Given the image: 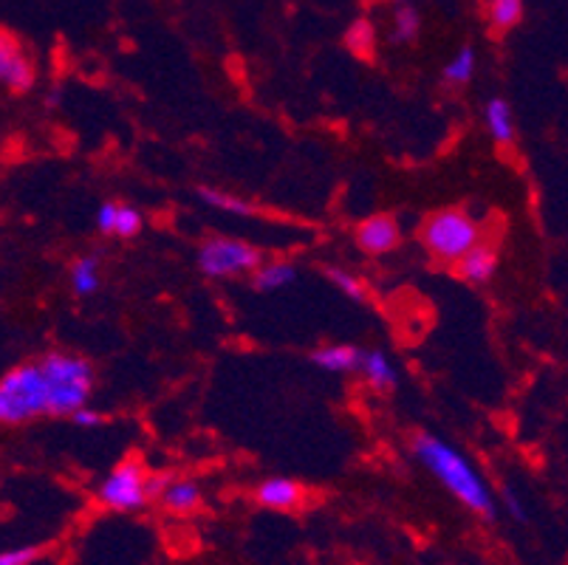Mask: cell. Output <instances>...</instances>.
Returning a JSON list of instances; mask_svg holds the SVG:
<instances>
[{"mask_svg": "<svg viewBox=\"0 0 568 565\" xmlns=\"http://www.w3.org/2000/svg\"><path fill=\"white\" fill-rule=\"evenodd\" d=\"M148 475H151V470L139 458H122L102 478L100 490H97V501L108 512H116V515L142 512L144 506L151 504V497H148Z\"/></svg>", "mask_w": 568, "mask_h": 565, "instance_id": "cell-4", "label": "cell"}, {"mask_svg": "<svg viewBox=\"0 0 568 565\" xmlns=\"http://www.w3.org/2000/svg\"><path fill=\"white\" fill-rule=\"evenodd\" d=\"M297 266L292 261H268L261 263V266L252 272V289L261 294H272V292H283L297 280Z\"/></svg>", "mask_w": 568, "mask_h": 565, "instance_id": "cell-16", "label": "cell"}, {"mask_svg": "<svg viewBox=\"0 0 568 565\" xmlns=\"http://www.w3.org/2000/svg\"><path fill=\"white\" fill-rule=\"evenodd\" d=\"M325 278H328V283H332L339 294H345V297L354 300V303H368V283H365L359 274L351 272V269L328 266L325 269Z\"/></svg>", "mask_w": 568, "mask_h": 565, "instance_id": "cell-22", "label": "cell"}, {"mask_svg": "<svg viewBox=\"0 0 568 565\" xmlns=\"http://www.w3.org/2000/svg\"><path fill=\"white\" fill-rule=\"evenodd\" d=\"M453 266H456V274L462 280H467L473 286H484V283H489V280L498 274V249H495L493 243L478 241L475 246H469Z\"/></svg>", "mask_w": 568, "mask_h": 565, "instance_id": "cell-10", "label": "cell"}, {"mask_svg": "<svg viewBox=\"0 0 568 565\" xmlns=\"http://www.w3.org/2000/svg\"><path fill=\"white\" fill-rule=\"evenodd\" d=\"M38 69H34L32 57L20 43L18 34L0 26V88L12 93H26L34 88Z\"/></svg>", "mask_w": 568, "mask_h": 565, "instance_id": "cell-6", "label": "cell"}, {"mask_svg": "<svg viewBox=\"0 0 568 565\" xmlns=\"http://www.w3.org/2000/svg\"><path fill=\"white\" fill-rule=\"evenodd\" d=\"M504 501H506V506H509V512H513L515 521L524 523L526 521V512H524V504H520V501H518V495H515L513 490H506L504 492Z\"/></svg>", "mask_w": 568, "mask_h": 565, "instance_id": "cell-26", "label": "cell"}, {"mask_svg": "<svg viewBox=\"0 0 568 565\" xmlns=\"http://www.w3.org/2000/svg\"><path fill=\"white\" fill-rule=\"evenodd\" d=\"M526 14V0H487V20L495 31H513Z\"/></svg>", "mask_w": 568, "mask_h": 565, "instance_id": "cell-21", "label": "cell"}, {"mask_svg": "<svg viewBox=\"0 0 568 565\" xmlns=\"http://www.w3.org/2000/svg\"><path fill=\"white\" fill-rule=\"evenodd\" d=\"M422 34V14L410 3H399L390 14V43L410 46Z\"/></svg>", "mask_w": 568, "mask_h": 565, "instance_id": "cell-19", "label": "cell"}, {"mask_svg": "<svg viewBox=\"0 0 568 565\" xmlns=\"http://www.w3.org/2000/svg\"><path fill=\"white\" fill-rule=\"evenodd\" d=\"M195 263H199V272L210 280L244 278L261 266L263 252L237 238H206L199 246Z\"/></svg>", "mask_w": 568, "mask_h": 565, "instance_id": "cell-5", "label": "cell"}, {"mask_svg": "<svg viewBox=\"0 0 568 565\" xmlns=\"http://www.w3.org/2000/svg\"><path fill=\"white\" fill-rule=\"evenodd\" d=\"M170 478H173L170 473H151V475H148V497H151V501H156V497L162 495L164 486L170 484Z\"/></svg>", "mask_w": 568, "mask_h": 565, "instance_id": "cell-25", "label": "cell"}, {"mask_svg": "<svg viewBox=\"0 0 568 565\" xmlns=\"http://www.w3.org/2000/svg\"><path fill=\"white\" fill-rule=\"evenodd\" d=\"M57 418V393L40 360L20 362L0 376V427Z\"/></svg>", "mask_w": 568, "mask_h": 565, "instance_id": "cell-2", "label": "cell"}, {"mask_svg": "<svg viewBox=\"0 0 568 565\" xmlns=\"http://www.w3.org/2000/svg\"><path fill=\"white\" fill-rule=\"evenodd\" d=\"M359 356H363V349L356 345H323V349L312 351V365L320 367L325 373H356L359 367Z\"/></svg>", "mask_w": 568, "mask_h": 565, "instance_id": "cell-15", "label": "cell"}, {"mask_svg": "<svg viewBox=\"0 0 568 565\" xmlns=\"http://www.w3.org/2000/svg\"><path fill=\"white\" fill-rule=\"evenodd\" d=\"M43 557L40 546H14L0 552V565H34Z\"/></svg>", "mask_w": 568, "mask_h": 565, "instance_id": "cell-23", "label": "cell"}, {"mask_svg": "<svg viewBox=\"0 0 568 565\" xmlns=\"http://www.w3.org/2000/svg\"><path fill=\"white\" fill-rule=\"evenodd\" d=\"M45 100H49V108H54V105H60V91H49V97H45Z\"/></svg>", "mask_w": 568, "mask_h": 565, "instance_id": "cell-27", "label": "cell"}, {"mask_svg": "<svg viewBox=\"0 0 568 565\" xmlns=\"http://www.w3.org/2000/svg\"><path fill=\"white\" fill-rule=\"evenodd\" d=\"M356 373H363L365 385L376 393H390L399 385V371H396V365L390 362V356L379 349L363 351Z\"/></svg>", "mask_w": 568, "mask_h": 565, "instance_id": "cell-12", "label": "cell"}, {"mask_svg": "<svg viewBox=\"0 0 568 565\" xmlns=\"http://www.w3.org/2000/svg\"><path fill=\"white\" fill-rule=\"evenodd\" d=\"M156 501L168 515L190 517L204 506V492H201L199 481L193 478H170V484L164 486Z\"/></svg>", "mask_w": 568, "mask_h": 565, "instance_id": "cell-11", "label": "cell"}, {"mask_svg": "<svg viewBox=\"0 0 568 565\" xmlns=\"http://www.w3.org/2000/svg\"><path fill=\"white\" fill-rule=\"evenodd\" d=\"M343 43L356 60L371 62L376 60V49H379V29H376V23L371 18H356L345 29Z\"/></svg>", "mask_w": 568, "mask_h": 565, "instance_id": "cell-14", "label": "cell"}, {"mask_svg": "<svg viewBox=\"0 0 568 565\" xmlns=\"http://www.w3.org/2000/svg\"><path fill=\"white\" fill-rule=\"evenodd\" d=\"M475 65H478V54H475L473 46H462L456 54L450 57V62L444 65V85L447 88H464L475 77Z\"/></svg>", "mask_w": 568, "mask_h": 565, "instance_id": "cell-20", "label": "cell"}, {"mask_svg": "<svg viewBox=\"0 0 568 565\" xmlns=\"http://www.w3.org/2000/svg\"><path fill=\"white\" fill-rule=\"evenodd\" d=\"M478 241H481V224L462 206L433 212L422 224V246L430 252L433 261L447 266H453Z\"/></svg>", "mask_w": 568, "mask_h": 565, "instance_id": "cell-3", "label": "cell"}, {"mask_svg": "<svg viewBox=\"0 0 568 565\" xmlns=\"http://www.w3.org/2000/svg\"><path fill=\"white\" fill-rule=\"evenodd\" d=\"M195 195H199L201 204H206L210 210L226 212V215H237V218L257 215V206L252 204V201H246L244 195L219 190V186H199V190H195Z\"/></svg>", "mask_w": 568, "mask_h": 565, "instance_id": "cell-18", "label": "cell"}, {"mask_svg": "<svg viewBox=\"0 0 568 565\" xmlns=\"http://www.w3.org/2000/svg\"><path fill=\"white\" fill-rule=\"evenodd\" d=\"M69 418L77 424V427H82V430H97V427H102V424L108 422V418L102 416L100 411H94V407H88V404H82L80 411L71 413Z\"/></svg>", "mask_w": 568, "mask_h": 565, "instance_id": "cell-24", "label": "cell"}, {"mask_svg": "<svg viewBox=\"0 0 568 565\" xmlns=\"http://www.w3.org/2000/svg\"><path fill=\"white\" fill-rule=\"evenodd\" d=\"M484 122H487V133L493 137V142L500 144V148H509L518 139L515 111L504 97H495V100L487 102V108H484Z\"/></svg>", "mask_w": 568, "mask_h": 565, "instance_id": "cell-13", "label": "cell"}, {"mask_svg": "<svg viewBox=\"0 0 568 565\" xmlns=\"http://www.w3.org/2000/svg\"><path fill=\"white\" fill-rule=\"evenodd\" d=\"M252 497H255V504L261 506V509L301 512L303 506H306L308 492L301 481L283 478V475H277V478L261 481V484L255 486V492H252Z\"/></svg>", "mask_w": 568, "mask_h": 565, "instance_id": "cell-8", "label": "cell"}, {"mask_svg": "<svg viewBox=\"0 0 568 565\" xmlns=\"http://www.w3.org/2000/svg\"><path fill=\"white\" fill-rule=\"evenodd\" d=\"M97 230L108 238L133 241V238L144 230V215L136 206L122 204V201H105V204L97 210Z\"/></svg>", "mask_w": 568, "mask_h": 565, "instance_id": "cell-9", "label": "cell"}, {"mask_svg": "<svg viewBox=\"0 0 568 565\" xmlns=\"http://www.w3.org/2000/svg\"><path fill=\"white\" fill-rule=\"evenodd\" d=\"M410 453L464 509L481 517L484 523H493L498 517V501H495L493 490L462 450L444 442L442 435L416 433L410 442Z\"/></svg>", "mask_w": 568, "mask_h": 565, "instance_id": "cell-1", "label": "cell"}, {"mask_svg": "<svg viewBox=\"0 0 568 565\" xmlns=\"http://www.w3.org/2000/svg\"><path fill=\"white\" fill-rule=\"evenodd\" d=\"M354 243L359 246V252L371 258L390 255L394 249H399L402 243V224L399 218L390 215V212H379V215L365 218L363 224L356 226Z\"/></svg>", "mask_w": 568, "mask_h": 565, "instance_id": "cell-7", "label": "cell"}, {"mask_svg": "<svg viewBox=\"0 0 568 565\" xmlns=\"http://www.w3.org/2000/svg\"><path fill=\"white\" fill-rule=\"evenodd\" d=\"M69 283H71V292H74L77 297H94V294L102 289L100 258L97 255L77 258L69 269Z\"/></svg>", "mask_w": 568, "mask_h": 565, "instance_id": "cell-17", "label": "cell"}]
</instances>
